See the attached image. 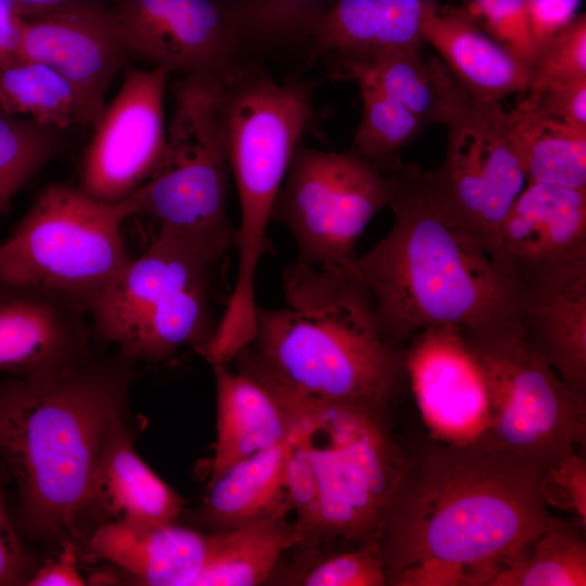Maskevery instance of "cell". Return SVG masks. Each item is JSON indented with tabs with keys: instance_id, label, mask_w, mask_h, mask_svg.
I'll list each match as a JSON object with an SVG mask.
<instances>
[{
	"instance_id": "cell-1",
	"label": "cell",
	"mask_w": 586,
	"mask_h": 586,
	"mask_svg": "<svg viewBox=\"0 0 586 586\" xmlns=\"http://www.w3.org/2000/svg\"><path fill=\"white\" fill-rule=\"evenodd\" d=\"M550 462L431 437L405 453L377 539L386 574L438 557L471 568L476 586L528 549L550 514Z\"/></svg>"
},
{
	"instance_id": "cell-2",
	"label": "cell",
	"mask_w": 586,
	"mask_h": 586,
	"mask_svg": "<svg viewBox=\"0 0 586 586\" xmlns=\"http://www.w3.org/2000/svg\"><path fill=\"white\" fill-rule=\"evenodd\" d=\"M133 365L117 354L53 378L0 381V460L17 488L23 538L80 536L104 445L124 419Z\"/></svg>"
},
{
	"instance_id": "cell-3",
	"label": "cell",
	"mask_w": 586,
	"mask_h": 586,
	"mask_svg": "<svg viewBox=\"0 0 586 586\" xmlns=\"http://www.w3.org/2000/svg\"><path fill=\"white\" fill-rule=\"evenodd\" d=\"M387 175L393 225L345 267L370 294L384 341L404 349L428 328L518 318L517 290L485 245L438 203L423 170L400 164Z\"/></svg>"
},
{
	"instance_id": "cell-4",
	"label": "cell",
	"mask_w": 586,
	"mask_h": 586,
	"mask_svg": "<svg viewBox=\"0 0 586 586\" xmlns=\"http://www.w3.org/2000/svg\"><path fill=\"white\" fill-rule=\"evenodd\" d=\"M285 305L256 308L251 349L293 391L329 404L388 409L404 349L381 335L367 289L347 269L297 260L283 273Z\"/></svg>"
},
{
	"instance_id": "cell-5",
	"label": "cell",
	"mask_w": 586,
	"mask_h": 586,
	"mask_svg": "<svg viewBox=\"0 0 586 586\" xmlns=\"http://www.w3.org/2000/svg\"><path fill=\"white\" fill-rule=\"evenodd\" d=\"M313 90L297 80L278 82L241 64L222 77V118L240 226L238 272L222 315L230 328L254 326V280L272 208L301 138L315 116Z\"/></svg>"
},
{
	"instance_id": "cell-6",
	"label": "cell",
	"mask_w": 586,
	"mask_h": 586,
	"mask_svg": "<svg viewBox=\"0 0 586 586\" xmlns=\"http://www.w3.org/2000/svg\"><path fill=\"white\" fill-rule=\"evenodd\" d=\"M174 107L161 162L131 196V217L218 262L235 245L227 213L229 162L222 118V76L191 74L173 86Z\"/></svg>"
},
{
	"instance_id": "cell-7",
	"label": "cell",
	"mask_w": 586,
	"mask_h": 586,
	"mask_svg": "<svg viewBox=\"0 0 586 586\" xmlns=\"http://www.w3.org/2000/svg\"><path fill=\"white\" fill-rule=\"evenodd\" d=\"M126 199L106 204L77 184L46 186L0 243V279L53 291L87 306L129 262L122 235Z\"/></svg>"
},
{
	"instance_id": "cell-8",
	"label": "cell",
	"mask_w": 586,
	"mask_h": 586,
	"mask_svg": "<svg viewBox=\"0 0 586 586\" xmlns=\"http://www.w3.org/2000/svg\"><path fill=\"white\" fill-rule=\"evenodd\" d=\"M216 264L191 244L157 231L89 308L97 334L132 360L165 361L213 334L209 275Z\"/></svg>"
},
{
	"instance_id": "cell-9",
	"label": "cell",
	"mask_w": 586,
	"mask_h": 586,
	"mask_svg": "<svg viewBox=\"0 0 586 586\" xmlns=\"http://www.w3.org/2000/svg\"><path fill=\"white\" fill-rule=\"evenodd\" d=\"M464 334L486 374L491 424L481 446L553 462L586 443V397L528 343L518 318Z\"/></svg>"
},
{
	"instance_id": "cell-10",
	"label": "cell",
	"mask_w": 586,
	"mask_h": 586,
	"mask_svg": "<svg viewBox=\"0 0 586 586\" xmlns=\"http://www.w3.org/2000/svg\"><path fill=\"white\" fill-rule=\"evenodd\" d=\"M434 73L447 148L442 164L423 176L444 209L491 253L526 181L511 140L508 112L500 102L474 97L443 63Z\"/></svg>"
},
{
	"instance_id": "cell-11",
	"label": "cell",
	"mask_w": 586,
	"mask_h": 586,
	"mask_svg": "<svg viewBox=\"0 0 586 586\" xmlns=\"http://www.w3.org/2000/svg\"><path fill=\"white\" fill-rule=\"evenodd\" d=\"M386 408L319 402L309 432L300 431L319 477L313 538L358 545L378 539L385 502L405 451L395 442Z\"/></svg>"
},
{
	"instance_id": "cell-12",
	"label": "cell",
	"mask_w": 586,
	"mask_h": 586,
	"mask_svg": "<svg viewBox=\"0 0 586 586\" xmlns=\"http://www.w3.org/2000/svg\"><path fill=\"white\" fill-rule=\"evenodd\" d=\"M392 194L391 178L353 152L300 144L277 195L271 221L281 222L298 249V260L347 267L370 220Z\"/></svg>"
},
{
	"instance_id": "cell-13",
	"label": "cell",
	"mask_w": 586,
	"mask_h": 586,
	"mask_svg": "<svg viewBox=\"0 0 586 586\" xmlns=\"http://www.w3.org/2000/svg\"><path fill=\"white\" fill-rule=\"evenodd\" d=\"M169 72L127 66L105 103L79 165L77 186L115 204L137 192L158 166L166 144L164 100Z\"/></svg>"
},
{
	"instance_id": "cell-14",
	"label": "cell",
	"mask_w": 586,
	"mask_h": 586,
	"mask_svg": "<svg viewBox=\"0 0 586 586\" xmlns=\"http://www.w3.org/2000/svg\"><path fill=\"white\" fill-rule=\"evenodd\" d=\"M128 58L181 76H225L240 65L221 0H110Z\"/></svg>"
},
{
	"instance_id": "cell-15",
	"label": "cell",
	"mask_w": 586,
	"mask_h": 586,
	"mask_svg": "<svg viewBox=\"0 0 586 586\" xmlns=\"http://www.w3.org/2000/svg\"><path fill=\"white\" fill-rule=\"evenodd\" d=\"M491 255L519 300L527 289L586 273V191L527 183Z\"/></svg>"
},
{
	"instance_id": "cell-16",
	"label": "cell",
	"mask_w": 586,
	"mask_h": 586,
	"mask_svg": "<svg viewBox=\"0 0 586 586\" xmlns=\"http://www.w3.org/2000/svg\"><path fill=\"white\" fill-rule=\"evenodd\" d=\"M403 362L429 437L482 445L491 424L489 387L463 329L420 331L405 345Z\"/></svg>"
},
{
	"instance_id": "cell-17",
	"label": "cell",
	"mask_w": 586,
	"mask_h": 586,
	"mask_svg": "<svg viewBox=\"0 0 586 586\" xmlns=\"http://www.w3.org/2000/svg\"><path fill=\"white\" fill-rule=\"evenodd\" d=\"M23 17L16 56L61 73L77 92L82 126L92 127L109 88L129 59L109 7L84 0Z\"/></svg>"
},
{
	"instance_id": "cell-18",
	"label": "cell",
	"mask_w": 586,
	"mask_h": 586,
	"mask_svg": "<svg viewBox=\"0 0 586 586\" xmlns=\"http://www.w3.org/2000/svg\"><path fill=\"white\" fill-rule=\"evenodd\" d=\"M86 305L63 294L0 279V374L43 379L89 360Z\"/></svg>"
},
{
	"instance_id": "cell-19",
	"label": "cell",
	"mask_w": 586,
	"mask_h": 586,
	"mask_svg": "<svg viewBox=\"0 0 586 586\" xmlns=\"http://www.w3.org/2000/svg\"><path fill=\"white\" fill-rule=\"evenodd\" d=\"M213 532L169 522L138 527L107 521L89 534L90 558L107 561L148 586H195L208 560Z\"/></svg>"
},
{
	"instance_id": "cell-20",
	"label": "cell",
	"mask_w": 586,
	"mask_h": 586,
	"mask_svg": "<svg viewBox=\"0 0 586 586\" xmlns=\"http://www.w3.org/2000/svg\"><path fill=\"white\" fill-rule=\"evenodd\" d=\"M420 34L436 56L474 97L492 102L525 92L530 67L491 37L463 7L428 2Z\"/></svg>"
},
{
	"instance_id": "cell-21",
	"label": "cell",
	"mask_w": 586,
	"mask_h": 586,
	"mask_svg": "<svg viewBox=\"0 0 586 586\" xmlns=\"http://www.w3.org/2000/svg\"><path fill=\"white\" fill-rule=\"evenodd\" d=\"M216 392V440L207 486L235 463L285 441L293 422L263 383L227 365L212 366Z\"/></svg>"
},
{
	"instance_id": "cell-22",
	"label": "cell",
	"mask_w": 586,
	"mask_h": 586,
	"mask_svg": "<svg viewBox=\"0 0 586 586\" xmlns=\"http://www.w3.org/2000/svg\"><path fill=\"white\" fill-rule=\"evenodd\" d=\"M518 320L562 382L586 397V273L523 291Z\"/></svg>"
},
{
	"instance_id": "cell-23",
	"label": "cell",
	"mask_w": 586,
	"mask_h": 586,
	"mask_svg": "<svg viewBox=\"0 0 586 586\" xmlns=\"http://www.w3.org/2000/svg\"><path fill=\"white\" fill-rule=\"evenodd\" d=\"M183 506L182 497L139 457L124 419L118 421L97 469L93 512H102L103 522L145 527L177 522Z\"/></svg>"
},
{
	"instance_id": "cell-24",
	"label": "cell",
	"mask_w": 586,
	"mask_h": 586,
	"mask_svg": "<svg viewBox=\"0 0 586 586\" xmlns=\"http://www.w3.org/2000/svg\"><path fill=\"white\" fill-rule=\"evenodd\" d=\"M436 0H332L314 30L313 55L336 65L385 48L421 52L423 8Z\"/></svg>"
},
{
	"instance_id": "cell-25",
	"label": "cell",
	"mask_w": 586,
	"mask_h": 586,
	"mask_svg": "<svg viewBox=\"0 0 586 586\" xmlns=\"http://www.w3.org/2000/svg\"><path fill=\"white\" fill-rule=\"evenodd\" d=\"M291 435L283 442L232 466L207 487L196 514L207 532H218L278 513L290 507L284 463Z\"/></svg>"
},
{
	"instance_id": "cell-26",
	"label": "cell",
	"mask_w": 586,
	"mask_h": 586,
	"mask_svg": "<svg viewBox=\"0 0 586 586\" xmlns=\"http://www.w3.org/2000/svg\"><path fill=\"white\" fill-rule=\"evenodd\" d=\"M508 116L527 183L586 191V129L547 117L525 99Z\"/></svg>"
},
{
	"instance_id": "cell-27",
	"label": "cell",
	"mask_w": 586,
	"mask_h": 586,
	"mask_svg": "<svg viewBox=\"0 0 586 586\" xmlns=\"http://www.w3.org/2000/svg\"><path fill=\"white\" fill-rule=\"evenodd\" d=\"M286 517L272 514L213 532L212 550L195 586H255L267 581L284 550L300 543L294 521Z\"/></svg>"
},
{
	"instance_id": "cell-28",
	"label": "cell",
	"mask_w": 586,
	"mask_h": 586,
	"mask_svg": "<svg viewBox=\"0 0 586 586\" xmlns=\"http://www.w3.org/2000/svg\"><path fill=\"white\" fill-rule=\"evenodd\" d=\"M585 528L550 513L528 549L501 565L488 586H585Z\"/></svg>"
},
{
	"instance_id": "cell-29",
	"label": "cell",
	"mask_w": 586,
	"mask_h": 586,
	"mask_svg": "<svg viewBox=\"0 0 586 586\" xmlns=\"http://www.w3.org/2000/svg\"><path fill=\"white\" fill-rule=\"evenodd\" d=\"M337 73L400 104L425 126L441 124V99L428 61L406 48L380 49L347 61Z\"/></svg>"
},
{
	"instance_id": "cell-30",
	"label": "cell",
	"mask_w": 586,
	"mask_h": 586,
	"mask_svg": "<svg viewBox=\"0 0 586 586\" xmlns=\"http://www.w3.org/2000/svg\"><path fill=\"white\" fill-rule=\"evenodd\" d=\"M0 109L60 131L82 125L72 84L53 67L18 56L0 64Z\"/></svg>"
},
{
	"instance_id": "cell-31",
	"label": "cell",
	"mask_w": 586,
	"mask_h": 586,
	"mask_svg": "<svg viewBox=\"0 0 586 586\" xmlns=\"http://www.w3.org/2000/svg\"><path fill=\"white\" fill-rule=\"evenodd\" d=\"M358 87L362 106L352 152L387 174L400 165L399 151L417 138L425 124L378 90L367 85Z\"/></svg>"
},
{
	"instance_id": "cell-32",
	"label": "cell",
	"mask_w": 586,
	"mask_h": 586,
	"mask_svg": "<svg viewBox=\"0 0 586 586\" xmlns=\"http://www.w3.org/2000/svg\"><path fill=\"white\" fill-rule=\"evenodd\" d=\"M61 132L0 109V213L62 151Z\"/></svg>"
},
{
	"instance_id": "cell-33",
	"label": "cell",
	"mask_w": 586,
	"mask_h": 586,
	"mask_svg": "<svg viewBox=\"0 0 586 586\" xmlns=\"http://www.w3.org/2000/svg\"><path fill=\"white\" fill-rule=\"evenodd\" d=\"M586 78V15L573 21L556 33L538 51L531 67L527 98L564 82Z\"/></svg>"
},
{
	"instance_id": "cell-34",
	"label": "cell",
	"mask_w": 586,
	"mask_h": 586,
	"mask_svg": "<svg viewBox=\"0 0 586 586\" xmlns=\"http://www.w3.org/2000/svg\"><path fill=\"white\" fill-rule=\"evenodd\" d=\"M284 491L290 510L295 513L300 543L313 538L319 517L320 485L303 434L295 430L284 463Z\"/></svg>"
},
{
	"instance_id": "cell-35",
	"label": "cell",
	"mask_w": 586,
	"mask_h": 586,
	"mask_svg": "<svg viewBox=\"0 0 586 586\" xmlns=\"http://www.w3.org/2000/svg\"><path fill=\"white\" fill-rule=\"evenodd\" d=\"M463 8L491 37L531 67L535 49L525 0H467Z\"/></svg>"
},
{
	"instance_id": "cell-36",
	"label": "cell",
	"mask_w": 586,
	"mask_h": 586,
	"mask_svg": "<svg viewBox=\"0 0 586 586\" xmlns=\"http://www.w3.org/2000/svg\"><path fill=\"white\" fill-rule=\"evenodd\" d=\"M305 586H383L387 574L375 540L330 556L300 579Z\"/></svg>"
},
{
	"instance_id": "cell-37",
	"label": "cell",
	"mask_w": 586,
	"mask_h": 586,
	"mask_svg": "<svg viewBox=\"0 0 586 586\" xmlns=\"http://www.w3.org/2000/svg\"><path fill=\"white\" fill-rule=\"evenodd\" d=\"M542 489L548 508L568 512L586 526V461L576 450L549 463Z\"/></svg>"
},
{
	"instance_id": "cell-38",
	"label": "cell",
	"mask_w": 586,
	"mask_h": 586,
	"mask_svg": "<svg viewBox=\"0 0 586 586\" xmlns=\"http://www.w3.org/2000/svg\"><path fill=\"white\" fill-rule=\"evenodd\" d=\"M9 477L0 460V586H21L27 584L38 564L8 509L4 488Z\"/></svg>"
},
{
	"instance_id": "cell-39",
	"label": "cell",
	"mask_w": 586,
	"mask_h": 586,
	"mask_svg": "<svg viewBox=\"0 0 586 586\" xmlns=\"http://www.w3.org/2000/svg\"><path fill=\"white\" fill-rule=\"evenodd\" d=\"M393 586H476L471 568L447 559L429 557L417 560L387 575Z\"/></svg>"
},
{
	"instance_id": "cell-40",
	"label": "cell",
	"mask_w": 586,
	"mask_h": 586,
	"mask_svg": "<svg viewBox=\"0 0 586 586\" xmlns=\"http://www.w3.org/2000/svg\"><path fill=\"white\" fill-rule=\"evenodd\" d=\"M543 115L586 129V78L551 86L534 98H524Z\"/></svg>"
},
{
	"instance_id": "cell-41",
	"label": "cell",
	"mask_w": 586,
	"mask_h": 586,
	"mask_svg": "<svg viewBox=\"0 0 586 586\" xmlns=\"http://www.w3.org/2000/svg\"><path fill=\"white\" fill-rule=\"evenodd\" d=\"M581 0H525L535 56L576 16Z\"/></svg>"
},
{
	"instance_id": "cell-42",
	"label": "cell",
	"mask_w": 586,
	"mask_h": 586,
	"mask_svg": "<svg viewBox=\"0 0 586 586\" xmlns=\"http://www.w3.org/2000/svg\"><path fill=\"white\" fill-rule=\"evenodd\" d=\"M59 556L38 565L26 586H82L86 584L78 569L75 539L66 537Z\"/></svg>"
},
{
	"instance_id": "cell-43",
	"label": "cell",
	"mask_w": 586,
	"mask_h": 586,
	"mask_svg": "<svg viewBox=\"0 0 586 586\" xmlns=\"http://www.w3.org/2000/svg\"><path fill=\"white\" fill-rule=\"evenodd\" d=\"M247 8L253 9L272 24L284 25L294 21L324 3L329 7L332 0H242ZM328 9V8H327Z\"/></svg>"
},
{
	"instance_id": "cell-44",
	"label": "cell",
	"mask_w": 586,
	"mask_h": 586,
	"mask_svg": "<svg viewBox=\"0 0 586 586\" xmlns=\"http://www.w3.org/2000/svg\"><path fill=\"white\" fill-rule=\"evenodd\" d=\"M23 22L16 0H0V64L17 55Z\"/></svg>"
},
{
	"instance_id": "cell-45",
	"label": "cell",
	"mask_w": 586,
	"mask_h": 586,
	"mask_svg": "<svg viewBox=\"0 0 586 586\" xmlns=\"http://www.w3.org/2000/svg\"><path fill=\"white\" fill-rule=\"evenodd\" d=\"M76 1L84 0H16L23 16Z\"/></svg>"
}]
</instances>
